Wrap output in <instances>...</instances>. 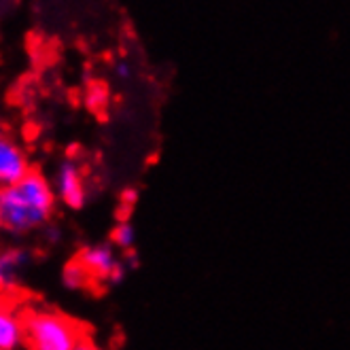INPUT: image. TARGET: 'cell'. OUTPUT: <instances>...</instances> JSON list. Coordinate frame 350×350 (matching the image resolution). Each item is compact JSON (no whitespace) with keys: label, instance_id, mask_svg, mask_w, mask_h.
<instances>
[{"label":"cell","instance_id":"cell-2","mask_svg":"<svg viewBox=\"0 0 350 350\" xmlns=\"http://www.w3.org/2000/svg\"><path fill=\"white\" fill-rule=\"evenodd\" d=\"M81 342L79 325L51 308H32L24 314L28 350H72Z\"/></svg>","mask_w":350,"mask_h":350},{"label":"cell","instance_id":"cell-4","mask_svg":"<svg viewBox=\"0 0 350 350\" xmlns=\"http://www.w3.org/2000/svg\"><path fill=\"white\" fill-rule=\"evenodd\" d=\"M51 187L55 193V200H59L68 208H83L88 200V187H85V176L75 161H64L55 170V176L51 180Z\"/></svg>","mask_w":350,"mask_h":350},{"label":"cell","instance_id":"cell-7","mask_svg":"<svg viewBox=\"0 0 350 350\" xmlns=\"http://www.w3.org/2000/svg\"><path fill=\"white\" fill-rule=\"evenodd\" d=\"M24 344V317L9 306H0V350H17Z\"/></svg>","mask_w":350,"mask_h":350},{"label":"cell","instance_id":"cell-6","mask_svg":"<svg viewBox=\"0 0 350 350\" xmlns=\"http://www.w3.org/2000/svg\"><path fill=\"white\" fill-rule=\"evenodd\" d=\"M30 265V255L22 249H7L0 253V291H13L22 282Z\"/></svg>","mask_w":350,"mask_h":350},{"label":"cell","instance_id":"cell-10","mask_svg":"<svg viewBox=\"0 0 350 350\" xmlns=\"http://www.w3.org/2000/svg\"><path fill=\"white\" fill-rule=\"evenodd\" d=\"M85 102L92 111H102L107 105H109V92L105 85H92L88 90V96H85Z\"/></svg>","mask_w":350,"mask_h":350},{"label":"cell","instance_id":"cell-5","mask_svg":"<svg viewBox=\"0 0 350 350\" xmlns=\"http://www.w3.org/2000/svg\"><path fill=\"white\" fill-rule=\"evenodd\" d=\"M30 172V159L24 147L13 138H0V189L11 187Z\"/></svg>","mask_w":350,"mask_h":350},{"label":"cell","instance_id":"cell-12","mask_svg":"<svg viewBox=\"0 0 350 350\" xmlns=\"http://www.w3.org/2000/svg\"><path fill=\"white\" fill-rule=\"evenodd\" d=\"M130 72H132V70H130V66L126 64V62H119L117 75H119V77H123V79H128V77H130Z\"/></svg>","mask_w":350,"mask_h":350},{"label":"cell","instance_id":"cell-11","mask_svg":"<svg viewBox=\"0 0 350 350\" xmlns=\"http://www.w3.org/2000/svg\"><path fill=\"white\" fill-rule=\"evenodd\" d=\"M72 350H105L102 346H98L96 342H92V340H81Z\"/></svg>","mask_w":350,"mask_h":350},{"label":"cell","instance_id":"cell-3","mask_svg":"<svg viewBox=\"0 0 350 350\" xmlns=\"http://www.w3.org/2000/svg\"><path fill=\"white\" fill-rule=\"evenodd\" d=\"M79 263L96 280H119L123 276V263L113 244H90L79 253Z\"/></svg>","mask_w":350,"mask_h":350},{"label":"cell","instance_id":"cell-8","mask_svg":"<svg viewBox=\"0 0 350 350\" xmlns=\"http://www.w3.org/2000/svg\"><path fill=\"white\" fill-rule=\"evenodd\" d=\"M90 282H92V276L88 274L85 267L79 263V259L66 263L64 270H62V284H64L68 291H81V289H85Z\"/></svg>","mask_w":350,"mask_h":350},{"label":"cell","instance_id":"cell-1","mask_svg":"<svg viewBox=\"0 0 350 350\" xmlns=\"http://www.w3.org/2000/svg\"><path fill=\"white\" fill-rule=\"evenodd\" d=\"M51 180L32 170L26 178L0 189V232L26 236L49 223L55 208Z\"/></svg>","mask_w":350,"mask_h":350},{"label":"cell","instance_id":"cell-9","mask_svg":"<svg viewBox=\"0 0 350 350\" xmlns=\"http://www.w3.org/2000/svg\"><path fill=\"white\" fill-rule=\"evenodd\" d=\"M136 244V230L130 221H119L113 230V246L121 251H130Z\"/></svg>","mask_w":350,"mask_h":350},{"label":"cell","instance_id":"cell-13","mask_svg":"<svg viewBox=\"0 0 350 350\" xmlns=\"http://www.w3.org/2000/svg\"><path fill=\"white\" fill-rule=\"evenodd\" d=\"M136 200V191H126V202H134Z\"/></svg>","mask_w":350,"mask_h":350},{"label":"cell","instance_id":"cell-14","mask_svg":"<svg viewBox=\"0 0 350 350\" xmlns=\"http://www.w3.org/2000/svg\"><path fill=\"white\" fill-rule=\"evenodd\" d=\"M0 138H3V126H0Z\"/></svg>","mask_w":350,"mask_h":350}]
</instances>
